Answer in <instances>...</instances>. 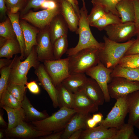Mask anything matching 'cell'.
Wrapping results in <instances>:
<instances>
[{
  "label": "cell",
  "instance_id": "cell-57",
  "mask_svg": "<svg viewBox=\"0 0 139 139\" xmlns=\"http://www.w3.org/2000/svg\"><path fill=\"white\" fill-rule=\"evenodd\" d=\"M82 0V1L83 3V5H85V2H84V0Z\"/></svg>",
  "mask_w": 139,
  "mask_h": 139
},
{
  "label": "cell",
  "instance_id": "cell-27",
  "mask_svg": "<svg viewBox=\"0 0 139 139\" xmlns=\"http://www.w3.org/2000/svg\"><path fill=\"white\" fill-rule=\"evenodd\" d=\"M7 15L11 21L16 39L20 46L21 55L20 58L23 60L25 57V46L23 33L19 20V15L17 13H13L10 12L7 13Z\"/></svg>",
  "mask_w": 139,
  "mask_h": 139
},
{
  "label": "cell",
  "instance_id": "cell-25",
  "mask_svg": "<svg viewBox=\"0 0 139 139\" xmlns=\"http://www.w3.org/2000/svg\"><path fill=\"white\" fill-rule=\"evenodd\" d=\"M1 106L6 111L7 115L8 123L6 129L13 128L26 120L24 112L22 107L15 108L5 106Z\"/></svg>",
  "mask_w": 139,
  "mask_h": 139
},
{
  "label": "cell",
  "instance_id": "cell-43",
  "mask_svg": "<svg viewBox=\"0 0 139 139\" xmlns=\"http://www.w3.org/2000/svg\"><path fill=\"white\" fill-rule=\"evenodd\" d=\"M132 1L135 8V19L134 22L137 34L139 33V0Z\"/></svg>",
  "mask_w": 139,
  "mask_h": 139
},
{
  "label": "cell",
  "instance_id": "cell-32",
  "mask_svg": "<svg viewBox=\"0 0 139 139\" xmlns=\"http://www.w3.org/2000/svg\"><path fill=\"white\" fill-rule=\"evenodd\" d=\"M67 35L63 36L57 39L53 44V52L55 59H61L68 49Z\"/></svg>",
  "mask_w": 139,
  "mask_h": 139
},
{
  "label": "cell",
  "instance_id": "cell-12",
  "mask_svg": "<svg viewBox=\"0 0 139 139\" xmlns=\"http://www.w3.org/2000/svg\"><path fill=\"white\" fill-rule=\"evenodd\" d=\"M37 44L36 49L38 60L55 59L53 54V45L51 41L49 25L41 32L37 39Z\"/></svg>",
  "mask_w": 139,
  "mask_h": 139
},
{
  "label": "cell",
  "instance_id": "cell-1",
  "mask_svg": "<svg viewBox=\"0 0 139 139\" xmlns=\"http://www.w3.org/2000/svg\"><path fill=\"white\" fill-rule=\"evenodd\" d=\"M103 39V47L99 51L100 61L107 67L113 69L125 55L135 39L118 43L110 40L105 36Z\"/></svg>",
  "mask_w": 139,
  "mask_h": 139
},
{
  "label": "cell",
  "instance_id": "cell-47",
  "mask_svg": "<svg viewBox=\"0 0 139 139\" xmlns=\"http://www.w3.org/2000/svg\"><path fill=\"white\" fill-rule=\"evenodd\" d=\"M69 2L74 8L76 13L79 18L80 16V9L79 7L77 0H66Z\"/></svg>",
  "mask_w": 139,
  "mask_h": 139
},
{
  "label": "cell",
  "instance_id": "cell-44",
  "mask_svg": "<svg viewBox=\"0 0 139 139\" xmlns=\"http://www.w3.org/2000/svg\"><path fill=\"white\" fill-rule=\"evenodd\" d=\"M5 2L8 8L10 10L15 7L20 8L24 4H26L27 0H5Z\"/></svg>",
  "mask_w": 139,
  "mask_h": 139
},
{
  "label": "cell",
  "instance_id": "cell-50",
  "mask_svg": "<svg viewBox=\"0 0 139 139\" xmlns=\"http://www.w3.org/2000/svg\"><path fill=\"white\" fill-rule=\"evenodd\" d=\"M92 117L98 124L101 123L103 120V116L101 113L99 112L93 114Z\"/></svg>",
  "mask_w": 139,
  "mask_h": 139
},
{
  "label": "cell",
  "instance_id": "cell-49",
  "mask_svg": "<svg viewBox=\"0 0 139 139\" xmlns=\"http://www.w3.org/2000/svg\"><path fill=\"white\" fill-rule=\"evenodd\" d=\"M83 130L81 129L75 131L71 134L68 139H80Z\"/></svg>",
  "mask_w": 139,
  "mask_h": 139
},
{
  "label": "cell",
  "instance_id": "cell-22",
  "mask_svg": "<svg viewBox=\"0 0 139 139\" xmlns=\"http://www.w3.org/2000/svg\"><path fill=\"white\" fill-rule=\"evenodd\" d=\"M116 8L122 23L134 22L135 10L132 0H121L116 4Z\"/></svg>",
  "mask_w": 139,
  "mask_h": 139
},
{
  "label": "cell",
  "instance_id": "cell-30",
  "mask_svg": "<svg viewBox=\"0 0 139 139\" xmlns=\"http://www.w3.org/2000/svg\"><path fill=\"white\" fill-rule=\"evenodd\" d=\"M19 53L21 54V51L17 39L7 40L0 48V58L5 57L10 59L12 58L13 55Z\"/></svg>",
  "mask_w": 139,
  "mask_h": 139
},
{
  "label": "cell",
  "instance_id": "cell-26",
  "mask_svg": "<svg viewBox=\"0 0 139 139\" xmlns=\"http://www.w3.org/2000/svg\"><path fill=\"white\" fill-rule=\"evenodd\" d=\"M87 78L85 73L71 74L62 83L67 89L74 93L82 89Z\"/></svg>",
  "mask_w": 139,
  "mask_h": 139
},
{
  "label": "cell",
  "instance_id": "cell-20",
  "mask_svg": "<svg viewBox=\"0 0 139 139\" xmlns=\"http://www.w3.org/2000/svg\"><path fill=\"white\" fill-rule=\"evenodd\" d=\"M51 41L53 44L55 41L60 37L67 34L68 25L60 13L56 15L49 25Z\"/></svg>",
  "mask_w": 139,
  "mask_h": 139
},
{
  "label": "cell",
  "instance_id": "cell-15",
  "mask_svg": "<svg viewBox=\"0 0 139 139\" xmlns=\"http://www.w3.org/2000/svg\"><path fill=\"white\" fill-rule=\"evenodd\" d=\"M74 98L72 109L76 112L94 113L98 110V106L95 104L82 89L74 93Z\"/></svg>",
  "mask_w": 139,
  "mask_h": 139
},
{
  "label": "cell",
  "instance_id": "cell-33",
  "mask_svg": "<svg viewBox=\"0 0 139 139\" xmlns=\"http://www.w3.org/2000/svg\"><path fill=\"white\" fill-rule=\"evenodd\" d=\"M134 126L125 123L117 131L113 139H138L134 133Z\"/></svg>",
  "mask_w": 139,
  "mask_h": 139
},
{
  "label": "cell",
  "instance_id": "cell-28",
  "mask_svg": "<svg viewBox=\"0 0 139 139\" xmlns=\"http://www.w3.org/2000/svg\"><path fill=\"white\" fill-rule=\"evenodd\" d=\"M57 99L60 108L62 107L72 109L74 93L67 89L61 83L56 87Z\"/></svg>",
  "mask_w": 139,
  "mask_h": 139
},
{
  "label": "cell",
  "instance_id": "cell-36",
  "mask_svg": "<svg viewBox=\"0 0 139 139\" xmlns=\"http://www.w3.org/2000/svg\"><path fill=\"white\" fill-rule=\"evenodd\" d=\"M14 61V58L8 65L0 69V97L7 89L11 68Z\"/></svg>",
  "mask_w": 139,
  "mask_h": 139
},
{
  "label": "cell",
  "instance_id": "cell-46",
  "mask_svg": "<svg viewBox=\"0 0 139 139\" xmlns=\"http://www.w3.org/2000/svg\"><path fill=\"white\" fill-rule=\"evenodd\" d=\"M64 130L62 131L54 132V133L42 136L39 138L41 139H60L63 133Z\"/></svg>",
  "mask_w": 139,
  "mask_h": 139
},
{
  "label": "cell",
  "instance_id": "cell-39",
  "mask_svg": "<svg viewBox=\"0 0 139 139\" xmlns=\"http://www.w3.org/2000/svg\"><path fill=\"white\" fill-rule=\"evenodd\" d=\"M27 88L25 85L8 83L7 90L18 100L22 102L25 94Z\"/></svg>",
  "mask_w": 139,
  "mask_h": 139
},
{
  "label": "cell",
  "instance_id": "cell-56",
  "mask_svg": "<svg viewBox=\"0 0 139 139\" xmlns=\"http://www.w3.org/2000/svg\"><path fill=\"white\" fill-rule=\"evenodd\" d=\"M134 126L139 129V120L135 124Z\"/></svg>",
  "mask_w": 139,
  "mask_h": 139
},
{
  "label": "cell",
  "instance_id": "cell-14",
  "mask_svg": "<svg viewBox=\"0 0 139 139\" xmlns=\"http://www.w3.org/2000/svg\"><path fill=\"white\" fill-rule=\"evenodd\" d=\"M35 73L37 76L42 87L47 92L51 99L54 107H59L57 90L52 80L47 72L44 65L40 64L35 68Z\"/></svg>",
  "mask_w": 139,
  "mask_h": 139
},
{
  "label": "cell",
  "instance_id": "cell-23",
  "mask_svg": "<svg viewBox=\"0 0 139 139\" xmlns=\"http://www.w3.org/2000/svg\"><path fill=\"white\" fill-rule=\"evenodd\" d=\"M127 97L129 114L128 123L134 126L139 120V90L129 94Z\"/></svg>",
  "mask_w": 139,
  "mask_h": 139
},
{
  "label": "cell",
  "instance_id": "cell-24",
  "mask_svg": "<svg viewBox=\"0 0 139 139\" xmlns=\"http://www.w3.org/2000/svg\"><path fill=\"white\" fill-rule=\"evenodd\" d=\"M22 108L24 110L26 120L31 121L39 120L49 116L46 111H40L35 109L25 94L22 102Z\"/></svg>",
  "mask_w": 139,
  "mask_h": 139
},
{
  "label": "cell",
  "instance_id": "cell-38",
  "mask_svg": "<svg viewBox=\"0 0 139 139\" xmlns=\"http://www.w3.org/2000/svg\"><path fill=\"white\" fill-rule=\"evenodd\" d=\"M118 65L125 67L139 68V54L125 55Z\"/></svg>",
  "mask_w": 139,
  "mask_h": 139
},
{
  "label": "cell",
  "instance_id": "cell-31",
  "mask_svg": "<svg viewBox=\"0 0 139 139\" xmlns=\"http://www.w3.org/2000/svg\"><path fill=\"white\" fill-rule=\"evenodd\" d=\"M121 23L122 22L120 17L111 12H106L102 17L90 24V26L101 31L108 25Z\"/></svg>",
  "mask_w": 139,
  "mask_h": 139
},
{
  "label": "cell",
  "instance_id": "cell-6",
  "mask_svg": "<svg viewBox=\"0 0 139 139\" xmlns=\"http://www.w3.org/2000/svg\"><path fill=\"white\" fill-rule=\"evenodd\" d=\"M127 96L116 100L112 109L99 125L107 128H114L118 129L125 123V119L128 113Z\"/></svg>",
  "mask_w": 139,
  "mask_h": 139
},
{
  "label": "cell",
  "instance_id": "cell-52",
  "mask_svg": "<svg viewBox=\"0 0 139 139\" xmlns=\"http://www.w3.org/2000/svg\"><path fill=\"white\" fill-rule=\"evenodd\" d=\"M9 59H0V68H2L9 65L12 60Z\"/></svg>",
  "mask_w": 139,
  "mask_h": 139
},
{
  "label": "cell",
  "instance_id": "cell-9",
  "mask_svg": "<svg viewBox=\"0 0 139 139\" xmlns=\"http://www.w3.org/2000/svg\"><path fill=\"white\" fill-rule=\"evenodd\" d=\"M108 90L110 98L117 100L139 90V82L121 77L112 78L108 85Z\"/></svg>",
  "mask_w": 139,
  "mask_h": 139
},
{
  "label": "cell",
  "instance_id": "cell-34",
  "mask_svg": "<svg viewBox=\"0 0 139 139\" xmlns=\"http://www.w3.org/2000/svg\"><path fill=\"white\" fill-rule=\"evenodd\" d=\"M0 106L10 108H19L22 107V102L10 93L6 89L0 97Z\"/></svg>",
  "mask_w": 139,
  "mask_h": 139
},
{
  "label": "cell",
  "instance_id": "cell-54",
  "mask_svg": "<svg viewBox=\"0 0 139 139\" xmlns=\"http://www.w3.org/2000/svg\"><path fill=\"white\" fill-rule=\"evenodd\" d=\"M21 8L19 7H13L10 9L11 12V13H17V12Z\"/></svg>",
  "mask_w": 139,
  "mask_h": 139
},
{
  "label": "cell",
  "instance_id": "cell-11",
  "mask_svg": "<svg viewBox=\"0 0 139 139\" xmlns=\"http://www.w3.org/2000/svg\"><path fill=\"white\" fill-rule=\"evenodd\" d=\"M60 13V4L53 8H47L36 12H30L22 18L37 27L43 29L49 25L54 18Z\"/></svg>",
  "mask_w": 139,
  "mask_h": 139
},
{
  "label": "cell",
  "instance_id": "cell-8",
  "mask_svg": "<svg viewBox=\"0 0 139 139\" xmlns=\"http://www.w3.org/2000/svg\"><path fill=\"white\" fill-rule=\"evenodd\" d=\"M107 37L114 41L126 42L137 34L134 22H127L110 25L105 28Z\"/></svg>",
  "mask_w": 139,
  "mask_h": 139
},
{
  "label": "cell",
  "instance_id": "cell-7",
  "mask_svg": "<svg viewBox=\"0 0 139 139\" xmlns=\"http://www.w3.org/2000/svg\"><path fill=\"white\" fill-rule=\"evenodd\" d=\"M45 67L53 83L56 87L70 75L68 57L44 62Z\"/></svg>",
  "mask_w": 139,
  "mask_h": 139
},
{
  "label": "cell",
  "instance_id": "cell-18",
  "mask_svg": "<svg viewBox=\"0 0 139 139\" xmlns=\"http://www.w3.org/2000/svg\"><path fill=\"white\" fill-rule=\"evenodd\" d=\"M82 89L88 97L96 105L99 106L103 105L105 96L101 88L92 78H88Z\"/></svg>",
  "mask_w": 139,
  "mask_h": 139
},
{
  "label": "cell",
  "instance_id": "cell-4",
  "mask_svg": "<svg viewBox=\"0 0 139 139\" xmlns=\"http://www.w3.org/2000/svg\"><path fill=\"white\" fill-rule=\"evenodd\" d=\"M99 51L97 48H87L68 56L70 74L85 73L96 65L100 61Z\"/></svg>",
  "mask_w": 139,
  "mask_h": 139
},
{
  "label": "cell",
  "instance_id": "cell-48",
  "mask_svg": "<svg viewBox=\"0 0 139 139\" xmlns=\"http://www.w3.org/2000/svg\"><path fill=\"white\" fill-rule=\"evenodd\" d=\"M86 124L87 128H92L95 127L98 124L94 121L91 117L87 119Z\"/></svg>",
  "mask_w": 139,
  "mask_h": 139
},
{
  "label": "cell",
  "instance_id": "cell-45",
  "mask_svg": "<svg viewBox=\"0 0 139 139\" xmlns=\"http://www.w3.org/2000/svg\"><path fill=\"white\" fill-rule=\"evenodd\" d=\"M26 86L30 92L32 93L37 94L40 92L39 88L35 81H32L29 82H27Z\"/></svg>",
  "mask_w": 139,
  "mask_h": 139
},
{
  "label": "cell",
  "instance_id": "cell-19",
  "mask_svg": "<svg viewBox=\"0 0 139 139\" xmlns=\"http://www.w3.org/2000/svg\"><path fill=\"white\" fill-rule=\"evenodd\" d=\"M117 129L107 128L101 125L83 131L80 139H113Z\"/></svg>",
  "mask_w": 139,
  "mask_h": 139
},
{
  "label": "cell",
  "instance_id": "cell-16",
  "mask_svg": "<svg viewBox=\"0 0 139 139\" xmlns=\"http://www.w3.org/2000/svg\"><path fill=\"white\" fill-rule=\"evenodd\" d=\"M92 116L90 113L76 112L73 116L64 130L62 137V139H68L71 134L80 129L87 128L86 121Z\"/></svg>",
  "mask_w": 139,
  "mask_h": 139
},
{
  "label": "cell",
  "instance_id": "cell-35",
  "mask_svg": "<svg viewBox=\"0 0 139 139\" xmlns=\"http://www.w3.org/2000/svg\"><path fill=\"white\" fill-rule=\"evenodd\" d=\"M0 35L6 40L16 39L12 25L9 19L0 23Z\"/></svg>",
  "mask_w": 139,
  "mask_h": 139
},
{
  "label": "cell",
  "instance_id": "cell-17",
  "mask_svg": "<svg viewBox=\"0 0 139 139\" xmlns=\"http://www.w3.org/2000/svg\"><path fill=\"white\" fill-rule=\"evenodd\" d=\"M60 13L68 25L70 30L77 34L79 18L72 5L66 0H61Z\"/></svg>",
  "mask_w": 139,
  "mask_h": 139
},
{
  "label": "cell",
  "instance_id": "cell-13",
  "mask_svg": "<svg viewBox=\"0 0 139 139\" xmlns=\"http://www.w3.org/2000/svg\"><path fill=\"white\" fill-rule=\"evenodd\" d=\"M5 132L6 135L9 137L23 139L38 138L53 133L38 130L25 121L10 129H6Z\"/></svg>",
  "mask_w": 139,
  "mask_h": 139
},
{
  "label": "cell",
  "instance_id": "cell-53",
  "mask_svg": "<svg viewBox=\"0 0 139 139\" xmlns=\"http://www.w3.org/2000/svg\"><path fill=\"white\" fill-rule=\"evenodd\" d=\"M7 123L4 120L2 113L0 114V125L2 127H5L7 126Z\"/></svg>",
  "mask_w": 139,
  "mask_h": 139
},
{
  "label": "cell",
  "instance_id": "cell-42",
  "mask_svg": "<svg viewBox=\"0 0 139 139\" xmlns=\"http://www.w3.org/2000/svg\"><path fill=\"white\" fill-rule=\"evenodd\" d=\"M136 35V39L127 51L125 55L139 54V33Z\"/></svg>",
  "mask_w": 139,
  "mask_h": 139
},
{
  "label": "cell",
  "instance_id": "cell-41",
  "mask_svg": "<svg viewBox=\"0 0 139 139\" xmlns=\"http://www.w3.org/2000/svg\"><path fill=\"white\" fill-rule=\"evenodd\" d=\"M61 0H27L24 7L23 9L22 12L25 14L28 11L32 8H37L40 7L44 3L48 2L53 1L60 3Z\"/></svg>",
  "mask_w": 139,
  "mask_h": 139
},
{
  "label": "cell",
  "instance_id": "cell-3",
  "mask_svg": "<svg viewBox=\"0 0 139 139\" xmlns=\"http://www.w3.org/2000/svg\"><path fill=\"white\" fill-rule=\"evenodd\" d=\"M60 108L51 116L41 120L31 121V123L40 131L55 132L64 130L76 112L72 109L64 107Z\"/></svg>",
  "mask_w": 139,
  "mask_h": 139
},
{
  "label": "cell",
  "instance_id": "cell-10",
  "mask_svg": "<svg viewBox=\"0 0 139 139\" xmlns=\"http://www.w3.org/2000/svg\"><path fill=\"white\" fill-rule=\"evenodd\" d=\"M112 70L107 67L100 61L96 65L85 73L99 85L103 93L105 101L106 102H109L111 98L108 91V85L112 79L111 74Z\"/></svg>",
  "mask_w": 139,
  "mask_h": 139
},
{
  "label": "cell",
  "instance_id": "cell-51",
  "mask_svg": "<svg viewBox=\"0 0 139 139\" xmlns=\"http://www.w3.org/2000/svg\"><path fill=\"white\" fill-rule=\"evenodd\" d=\"M5 0H0V11L2 15L5 14L6 11Z\"/></svg>",
  "mask_w": 139,
  "mask_h": 139
},
{
  "label": "cell",
  "instance_id": "cell-21",
  "mask_svg": "<svg viewBox=\"0 0 139 139\" xmlns=\"http://www.w3.org/2000/svg\"><path fill=\"white\" fill-rule=\"evenodd\" d=\"M20 22L25 44V56L27 57L31 52L33 46L37 44L36 37L38 31L25 21H21Z\"/></svg>",
  "mask_w": 139,
  "mask_h": 139
},
{
  "label": "cell",
  "instance_id": "cell-55",
  "mask_svg": "<svg viewBox=\"0 0 139 139\" xmlns=\"http://www.w3.org/2000/svg\"><path fill=\"white\" fill-rule=\"evenodd\" d=\"M4 134L3 131L1 130L0 131V139H2L3 138Z\"/></svg>",
  "mask_w": 139,
  "mask_h": 139
},
{
  "label": "cell",
  "instance_id": "cell-40",
  "mask_svg": "<svg viewBox=\"0 0 139 139\" xmlns=\"http://www.w3.org/2000/svg\"><path fill=\"white\" fill-rule=\"evenodd\" d=\"M93 5L91 12L87 17L90 25L100 18L106 12L102 6L98 5Z\"/></svg>",
  "mask_w": 139,
  "mask_h": 139
},
{
  "label": "cell",
  "instance_id": "cell-37",
  "mask_svg": "<svg viewBox=\"0 0 139 139\" xmlns=\"http://www.w3.org/2000/svg\"><path fill=\"white\" fill-rule=\"evenodd\" d=\"M121 0H92L93 5L102 6L106 12H111L120 18L116 8L117 4Z\"/></svg>",
  "mask_w": 139,
  "mask_h": 139
},
{
  "label": "cell",
  "instance_id": "cell-5",
  "mask_svg": "<svg viewBox=\"0 0 139 139\" xmlns=\"http://www.w3.org/2000/svg\"><path fill=\"white\" fill-rule=\"evenodd\" d=\"M20 57L15 56L13 64L8 83L26 85L27 83V75L32 67L35 68L39 64L36 50L33 48L31 52L23 61Z\"/></svg>",
  "mask_w": 139,
  "mask_h": 139
},
{
  "label": "cell",
  "instance_id": "cell-2",
  "mask_svg": "<svg viewBox=\"0 0 139 139\" xmlns=\"http://www.w3.org/2000/svg\"><path fill=\"white\" fill-rule=\"evenodd\" d=\"M78 33L79 36L78 43L75 47L68 49L66 53L67 57L75 54L80 51L87 48H93L100 50L103 42H99L95 39L91 31L87 18L88 11L85 5L80 9Z\"/></svg>",
  "mask_w": 139,
  "mask_h": 139
},
{
  "label": "cell",
  "instance_id": "cell-29",
  "mask_svg": "<svg viewBox=\"0 0 139 139\" xmlns=\"http://www.w3.org/2000/svg\"><path fill=\"white\" fill-rule=\"evenodd\" d=\"M111 76L112 78L121 77L139 82V68L125 67L118 65L112 70Z\"/></svg>",
  "mask_w": 139,
  "mask_h": 139
}]
</instances>
